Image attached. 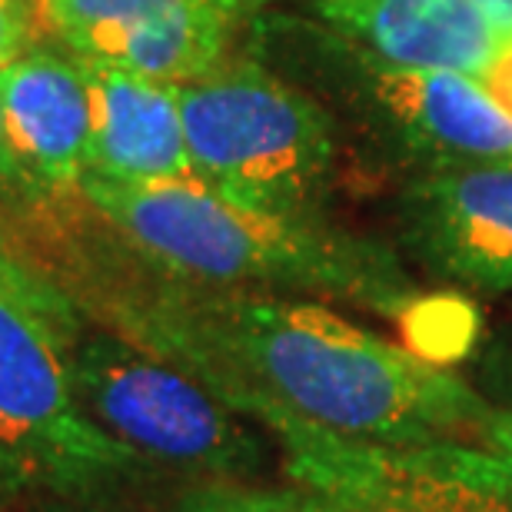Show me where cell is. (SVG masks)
<instances>
[{
    "label": "cell",
    "instance_id": "9a60e30c",
    "mask_svg": "<svg viewBox=\"0 0 512 512\" xmlns=\"http://www.w3.org/2000/svg\"><path fill=\"white\" fill-rule=\"evenodd\" d=\"M44 34L37 0H0V70L37 47Z\"/></svg>",
    "mask_w": 512,
    "mask_h": 512
},
{
    "label": "cell",
    "instance_id": "6da1fadb",
    "mask_svg": "<svg viewBox=\"0 0 512 512\" xmlns=\"http://www.w3.org/2000/svg\"><path fill=\"white\" fill-rule=\"evenodd\" d=\"M133 260L94 286L114 333L180 366L237 413L280 409L383 446L486 439L493 406L443 363L330 306L187 280L140 253Z\"/></svg>",
    "mask_w": 512,
    "mask_h": 512
},
{
    "label": "cell",
    "instance_id": "8992f818",
    "mask_svg": "<svg viewBox=\"0 0 512 512\" xmlns=\"http://www.w3.org/2000/svg\"><path fill=\"white\" fill-rule=\"evenodd\" d=\"M67 363L84 413L140 459L213 479H247L263 466V439L243 413L127 336L80 333Z\"/></svg>",
    "mask_w": 512,
    "mask_h": 512
},
{
    "label": "cell",
    "instance_id": "44dd1931",
    "mask_svg": "<svg viewBox=\"0 0 512 512\" xmlns=\"http://www.w3.org/2000/svg\"><path fill=\"white\" fill-rule=\"evenodd\" d=\"M77 512H114V509H77Z\"/></svg>",
    "mask_w": 512,
    "mask_h": 512
},
{
    "label": "cell",
    "instance_id": "30bf717a",
    "mask_svg": "<svg viewBox=\"0 0 512 512\" xmlns=\"http://www.w3.org/2000/svg\"><path fill=\"white\" fill-rule=\"evenodd\" d=\"M0 107L24 180L40 190H77L87 173L90 87L70 50L34 47L0 70Z\"/></svg>",
    "mask_w": 512,
    "mask_h": 512
},
{
    "label": "cell",
    "instance_id": "e0dca14e",
    "mask_svg": "<svg viewBox=\"0 0 512 512\" xmlns=\"http://www.w3.org/2000/svg\"><path fill=\"white\" fill-rule=\"evenodd\" d=\"M483 446L512 459V409H493V416H489V423H486Z\"/></svg>",
    "mask_w": 512,
    "mask_h": 512
},
{
    "label": "cell",
    "instance_id": "8fae6325",
    "mask_svg": "<svg viewBox=\"0 0 512 512\" xmlns=\"http://www.w3.org/2000/svg\"><path fill=\"white\" fill-rule=\"evenodd\" d=\"M84 70L90 87V177L117 183L193 177L177 84L107 60H84Z\"/></svg>",
    "mask_w": 512,
    "mask_h": 512
},
{
    "label": "cell",
    "instance_id": "7c38bea8",
    "mask_svg": "<svg viewBox=\"0 0 512 512\" xmlns=\"http://www.w3.org/2000/svg\"><path fill=\"white\" fill-rule=\"evenodd\" d=\"M316 20L386 60L483 80L503 50L476 0H310Z\"/></svg>",
    "mask_w": 512,
    "mask_h": 512
},
{
    "label": "cell",
    "instance_id": "d6986e66",
    "mask_svg": "<svg viewBox=\"0 0 512 512\" xmlns=\"http://www.w3.org/2000/svg\"><path fill=\"white\" fill-rule=\"evenodd\" d=\"M476 4L483 7L489 14V20L496 24L503 44H506V40H512V0H476Z\"/></svg>",
    "mask_w": 512,
    "mask_h": 512
},
{
    "label": "cell",
    "instance_id": "ffe728a7",
    "mask_svg": "<svg viewBox=\"0 0 512 512\" xmlns=\"http://www.w3.org/2000/svg\"><path fill=\"white\" fill-rule=\"evenodd\" d=\"M203 4L217 7V10H223V14H230V17H243V14H250V10H256V7L270 4V0H203Z\"/></svg>",
    "mask_w": 512,
    "mask_h": 512
},
{
    "label": "cell",
    "instance_id": "ba28073f",
    "mask_svg": "<svg viewBox=\"0 0 512 512\" xmlns=\"http://www.w3.org/2000/svg\"><path fill=\"white\" fill-rule=\"evenodd\" d=\"M44 34L84 60L187 84L233 54L240 17L203 0H37Z\"/></svg>",
    "mask_w": 512,
    "mask_h": 512
},
{
    "label": "cell",
    "instance_id": "52a82bcc",
    "mask_svg": "<svg viewBox=\"0 0 512 512\" xmlns=\"http://www.w3.org/2000/svg\"><path fill=\"white\" fill-rule=\"evenodd\" d=\"M253 419L280 443L293 483L343 512H512V459L496 449L366 443L280 409Z\"/></svg>",
    "mask_w": 512,
    "mask_h": 512
},
{
    "label": "cell",
    "instance_id": "7a4b0ae2",
    "mask_svg": "<svg viewBox=\"0 0 512 512\" xmlns=\"http://www.w3.org/2000/svg\"><path fill=\"white\" fill-rule=\"evenodd\" d=\"M77 193L133 253L187 280L313 293L403 320L409 330L433 306L396 250L326 217L243 207L197 177L117 183L84 173Z\"/></svg>",
    "mask_w": 512,
    "mask_h": 512
},
{
    "label": "cell",
    "instance_id": "5b68a950",
    "mask_svg": "<svg viewBox=\"0 0 512 512\" xmlns=\"http://www.w3.org/2000/svg\"><path fill=\"white\" fill-rule=\"evenodd\" d=\"M80 333L0 296V489L90 499L143 459L84 413L67 350Z\"/></svg>",
    "mask_w": 512,
    "mask_h": 512
},
{
    "label": "cell",
    "instance_id": "277c9868",
    "mask_svg": "<svg viewBox=\"0 0 512 512\" xmlns=\"http://www.w3.org/2000/svg\"><path fill=\"white\" fill-rule=\"evenodd\" d=\"M177 94L193 177L243 207L326 217L343 130L310 90L230 54Z\"/></svg>",
    "mask_w": 512,
    "mask_h": 512
},
{
    "label": "cell",
    "instance_id": "2e32d148",
    "mask_svg": "<svg viewBox=\"0 0 512 512\" xmlns=\"http://www.w3.org/2000/svg\"><path fill=\"white\" fill-rule=\"evenodd\" d=\"M483 84L489 87V94H493L499 104H503L512 114V40H506L503 50H499L493 67L486 70Z\"/></svg>",
    "mask_w": 512,
    "mask_h": 512
},
{
    "label": "cell",
    "instance_id": "3957f363",
    "mask_svg": "<svg viewBox=\"0 0 512 512\" xmlns=\"http://www.w3.org/2000/svg\"><path fill=\"white\" fill-rule=\"evenodd\" d=\"M343 133L409 180L466 167H512V114L483 80L423 70L366 50L323 20H276L270 34Z\"/></svg>",
    "mask_w": 512,
    "mask_h": 512
},
{
    "label": "cell",
    "instance_id": "5bb4252c",
    "mask_svg": "<svg viewBox=\"0 0 512 512\" xmlns=\"http://www.w3.org/2000/svg\"><path fill=\"white\" fill-rule=\"evenodd\" d=\"M0 296L34 306V310L50 316L57 326L77 333V316L70 296L57 290V283H50L37 266H30V260H24L4 237H0Z\"/></svg>",
    "mask_w": 512,
    "mask_h": 512
},
{
    "label": "cell",
    "instance_id": "ac0fdd59",
    "mask_svg": "<svg viewBox=\"0 0 512 512\" xmlns=\"http://www.w3.org/2000/svg\"><path fill=\"white\" fill-rule=\"evenodd\" d=\"M10 183H24V187H30V183L24 180V170H20V163L14 157V150H10L4 107H0V187H10Z\"/></svg>",
    "mask_w": 512,
    "mask_h": 512
},
{
    "label": "cell",
    "instance_id": "4fadbf2b",
    "mask_svg": "<svg viewBox=\"0 0 512 512\" xmlns=\"http://www.w3.org/2000/svg\"><path fill=\"white\" fill-rule=\"evenodd\" d=\"M173 512H343L303 486H253L243 479H213L190 486Z\"/></svg>",
    "mask_w": 512,
    "mask_h": 512
},
{
    "label": "cell",
    "instance_id": "9c48e42d",
    "mask_svg": "<svg viewBox=\"0 0 512 512\" xmlns=\"http://www.w3.org/2000/svg\"><path fill=\"white\" fill-rule=\"evenodd\" d=\"M399 237L439 280L512 290V167H466L406 180Z\"/></svg>",
    "mask_w": 512,
    "mask_h": 512
}]
</instances>
